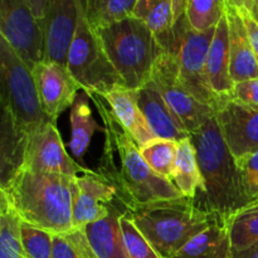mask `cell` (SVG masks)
Instances as JSON below:
<instances>
[{
    "mask_svg": "<svg viewBox=\"0 0 258 258\" xmlns=\"http://www.w3.org/2000/svg\"><path fill=\"white\" fill-rule=\"evenodd\" d=\"M20 169L59 174L71 178L88 171V169L71 159L64 149L57 123H53L52 121L45 122L42 127L29 135Z\"/></svg>",
    "mask_w": 258,
    "mask_h": 258,
    "instance_id": "8fae6325",
    "label": "cell"
},
{
    "mask_svg": "<svg viewBox=\"0 0 258 258\" xmlns=\"http://www.w3.org/2000/svg\"><path fill=\"white\" fill-rule=\"evenodd\" d=\"M242 15L244 25H246L247 33H248L249 40H251L252 48L256 54L257 62H258V20L253 17L252 12L249 10H238Z\"/></svg>",
    "mask_w": 258,
    "mask_h": 258,
    "instance_id": "e575fe53",
    "label": "cell"
},
{
    "mask_svg": "<svg viewBox=\"0 0 258 258\" xmlns=\"http://www.w3.org/2000/svg\"><path fill=\"white\" fill-rule=\"evenodd\" d=\"M229 258H258V243L244 249H232Z\"/></svg>",
    "mask_w": 258,
    "mask_h": 258,
    "instance_id": "8d00e7d4",
    "label": "cell"
},
{
    "mask_svg": "<svg viewBox=\"0 0 258 258\" xmlns=\"http://www.w3.org/2000/svg\"><path fill=\"white\" fill-rule=\"evenodd\" d=\"M125 212L163 258H171L204 229L222 221L185 197L125 207Z\"/></svg>",
    "mask_w": 258,
    "mask_h": 258,
    "instance_id": "277c9868",
    "label": "cell"
},
{
    "mask_svg": "<svg viewBox=\"0 0 258 258\" xmlns=\"http://www.w3.org/2000/svg\"><path fill=\"white\" fill-rule=\"evenodd\" d=\"M227 10L226 0H185L184 15L198 32L213 29Z\"/></svg>",
    "mask_w": 258,
    "mask_h": 258,
    "instance_id": "f1b7e54d",
    "label": "cell"
},
{
    "mask_svg": "<svg viewBox=\"0 0 258 258\" xmlns=\"http://www.w3.org/2000/svg\"><path fill=\"white\" fill-rule=\"evenodd\" d=\"M0 102L2 112L29 136L50 121L42 106L33 70L0 38Z\"/></svg>",
    "mask_w": 258,
    "mask_h": 258,
    "instance_id": "8992f818",
    "label": "cell"
},
{
    "mask_svg": "<svg viewBox=\"0 0 258 258\" xmlns=\"http://www.w3.org/2000/svg\"><path fill=\"white\" fill-rule=\"evenodd\" d=\"M77 194L76 176L38 173L20 169L0 186L20 221L52 234L72 231V213Z\"/></svg>",
    "mask_w": 258,
    "mask_h": 258,
    "instance_id": "7a4b0ae2",
    "label": "cell"
},
{
    "mask_svg": "<svg viewBox=\"0 0 258 258\" xmlns=\"http://www.w3.org/2000/svg\"><path fill=\"white\" fill-rule=\"evenodd\" d=\"M77 194L73 204V229H85L88 224L106 218L115 201H118L117 190L98 171L88 170L76 176Z\"/></svg>",
    "mask_w": 258,
    "mask_h": 258,
    "instance_id": "4fadbf2b",
    "label": "cell"
},
{
    "mask_svg": "<svg viewBox=\"0 0 258 258\" xmlns=\"http://www.w3.org/2000/svg\"><path fill=\"white\" fill-rule=\"evenodd\" d=\"M87 258H96V256L93 254V252H92V248H91L90 252H88V257Z\"/></svg>",
    "mask_w": 258,
    "mask_h": 258,
    "instance_id": "60d3db41",
    "label": "cell"
},
{
    "mask_svg": "<svg viewBox=\"0 0 258 258\" xmlns=\"http://www.w3.org/2000/svg\"><path fill=\"white\" fill-rule=\"evenodd\" d=\"M252 14H253V17L258 20V0H254V7L253 9H252Z\"/></svg>",
    "mask_w": 258,
    "mask_h": 258,
    "instance_id": "ab89813d",
    "label": "cell"
},
{
    "mask_svg": "<svg viewBox=\"0 0 258 258\" xmlns=\"http://www.w3.org/2000/svg\"><path fill=\"white\" fill-rule=\"evenodd\" d=\"M97 96L106 101L113 116L135 140L139 148H143L150 141L155 140L156 136L149 127L139 105V90L118 86Z\"/></svg>",
    "mask_w": 258,
    "mask_h": 258,
    "instance_id": "e0dca14e",
    "label": "cell"
},
{
    "mask_svg": "<svg viewBox=\"0 0 258 258\" xmlns=\"http://www.w3.org/2000/svg\"><path fill=\"white\" fill-rule=\"evenodd\" d=\"M150 81L158 88L169 107L180 118L190 135L199 130L214 115V108L212 106L197 100L183 85L170 52L161 50L159 53Z\"/></svg>",
    "mask_w": 258,
    "mask_h": 258,
    "instance_id": "30bf717a",
    "label": "cell"
},
{
    "mask_svg": "<svg viewBox=\"0 0 258 258\" xmlns=\"http://www.w3.org/2000/svg\"><path fill=\"white\" fill-rule=\"evenodd\" d=\"M231 96L243 105L258 108V78L234 83Z\"/></svg>",
    "mask_w": 258,
    "mask_h": 258,
    "instance_id": "836d02e7",
    "label": "cell"
},
{
    "mask_svg": "<svg viewBox=\"0 0 258 258\" xmlns=\"http://www.w3.org/2000/svg\"><path fill=\"white\" fill-rule=\"evenodd\" d=\"M140 151L144 160L156 174L171 180L178 153L176 141L156 138L140 148Z\"/></svg>",
    "mask_w": 258,
    "mask_h": 258,
    "instance_id": "83f0119b",
    "label": "cell"
},
{
    "mask_svg": "<svg viewBox=\"0 0 258 258\" xmlns=\"http://www.w3.org/2000/svg\"><path fill=\"white\" fill-rule=\"evenodd\" d=\"M88 96L105 127L98 174L115 186L118 202L123 207H130L181 198L183 196L173 181L156 174L144 160L138 144L113 116L106 101L95 93Z\"/></svg>",
    "mask_w": 258,
    "mask_h": 258,
    "instance_id": "6da1fadb",
    "label": "cell"
},
{
    "mask_svg": "<svg viewBox=\"0 0 258 258\" xmlns=\"http://www.w3.org/2000/svg\"><path fill=\"white\" fill-rule=\"evenodd\" d=\"M223 222L233 249H244L258 243V202L242 207Z\"/></svg>",
    "mask_w": 258,
    "mask_h": 258,
    "instance_id": "d4e9b609",
    "label": "cell"
},
{
    "mask_svg": "<svg viewBox=\"0 0 258 258\" xmlns=\"http://www.w3.org/2000/svg\"><path fill=\"white\" fill-rule=\"evenodd\" d=\"M204 180L199 201L204 211L224 221L247 206L236 159L229 151L216 115L190 135Z\"/></svg>",
    "mask_w": 258,
    "mask_h": 258,
    "instance_id": "3957f363",
    "label": "cell"
},
{
    "mask_svg": "<svg viewBox=\"0 0 258 258\" xmlns=\"http://www.w3.org/2000/svg\"><path fill=\"white\" fill-rule=\"evenodd\" d=\"M0 38L32 70L44 59V30L27 0H0Z\"/></svg>",
    "mask_w": 258,
    "mask_h": 258,
    "instance_id": "9c48e42d",
    "label": "cell"
},
{
    "mask_svg": "<svg viewBox=\"0 0 258 258\" xmlns=\"http://www.w3.org/2000/svg\"><path fill=\"white\" fill-rule=\"evenodd\" d=\"M96 32L126 87L139 90L151 80L161 48L143 20L131 15Z\"/></svg>",
    "mask_w": 258,
    "mask_h": 258,
    "instance_id": "5b68a950",
    "label": "cell"
},
{
    "mask_svg": "<svg viewBox=\"0 0 258 258\" xmlns=\"http://www.w3.org/2000/svg\"><path fill=\"white\" fill-rule=\"evenodd\" d=\"M35 83L44 112L53 123H57L63 111L72 107L78 90H82L67 66L55 62H40L33 68Z\"/></svg>",
    "mask_w": 258,
    "mask_h": 258,
    "instance_id": "9a60e30c",
    "label": "cell"
},
{
    "mask_svg": "<svg viewBox=\"0 0 258 258\" xmlns=\"http://www.w3.org/2000/svg\"><path fill=\"white\" fill-rule=\"evenodd\" d=\"M136 3L138 0H82L86 18L95 30L131 17Z\"/></svg>",
    "mask_w": 258,
    "mask_h": 258,
    "instance_id": "484cf974",
    "label": "cell"
},
{
    "mask_svg": "<svg viewBox=\"0 0 258 258\" xmlns=\"http://www.w3.org/2000/svg\"><path fill=\"white\" fill-rule=\"evenodd\" d=\"M247 204L258 202V151L237 163Z\"/></svg>",
    "mask_w": 258,
    "mask_h": 258,
    "instance_id": "d6a6232c",
    "label": "cell"
},
{
    "mask_svg": "<svg viewBox=\"0 0 258 258\" xmlns=\"http://www.w3.org/2000/svg\"><path fill=\"white\" fill-rule=\"evenodd\" d=\"M20 237L27 258H52L53 234L30 224L20 223Z\"/></svg>",
    "mask_w": 258,
    "mask_h": 258,
    "instance_id": "f546056e",
    "label": "cell"
},
{
    "mask_svg": "<svg viewBox=\"0 0 258 258\" xmlns=\"http://www.w3.org/2000/svg\"><path fill=\"white\" fill-rule=\"evenodd\" d=\"M90 96L82 92L77 96L71 108V135L70 149L77 160H82L96 133H103L105 127L101 126L93 117L90 107Z\"/></svg>",
    "mask_w": 258,
    "mask_h": 258,
    "instance_id": "603a6c76",
    "label": "cell"
},
{
    "mask_svg": "<svg viewBox=\"0 0 258 258\" xmlns=\"http://www.w3.org/2000/svg\"><path fill=\"white\" fill-rule=\"evenodd\" d=\"M27 2L29 4V7L32 8L33 13L37 17V19L40 23H43V19L45 17V10H47L48 0H27Z\"/></svg>",
    "mask_w": 258,
    "mask_h": 258,
    "instance_id": "d590c367",
    "label": "cell"
},
{
    "mask_svg": "<svg viewBox=\"0 0 258 258\" xmlns=\"http://www.w3.org/2000/svg\"><path fill=\"white\" fill-rule=\"evenodd\" d=\"M216 28L198 32L181 15L174 24L173 43L169 52L175 60L178 75L186 90L198 101L214 108L218 97L209 85L207 57Z\"/></svg>",
    "mask_w": 258,
    "mask_h": 258,
    "instance_id": "ba28073f",
    "label": "cell"
},
{
    "mask_svg": "<svg viewBox=\"0 0 258 258\" xmlns=\"http://www.w3.org/2000/svg\"><path fill=\"white\" fill-rule=\"evenodd\" d=\"M80 0H48L44 30V59L67 66V57L75 38Z\"/></svg>",
    "mask_w": 258,
    "mask_h": 258,
    "instance_id": "5bb4252c",
    "label": "cell"
},
{
    "mask_svg": "<svg viewBox=\"0 0 258 258\" xmlns=\"http://www.w3.org/2000/svg\"><path fill=\"white\" fill-rule=\"evenodd\" d=\"M20 221L7 199L0 196V258H27L20 237Z\"/></svg>",
    "mask_w": 258,
    "mask_h": 258,
    "instance_id": "4316f807",
    "label": "cell"
},
{
    "mask_svg": "<svg viewBox=\"0 0 258 258\" xmlns=\"http://www.w3.org/2000/svg\"><path fill=\"white\" fill-rule=\"evenodd\" d=\"M214 115L224 141L236 161L258 151V108L234 100L232 96L219 97Z\"/></svg>",
    "mask_w": 258,
    "mask_h": 258,
    "instance_id": "7c38bea8",
    "label": "cell"
},
{
    "mask_svg": "<svg viewBox=\"0 0 258 258\" xmlns=\"http://www.w3.org/2000/svg\"><path fill=\"white\" fill-rule=\"evenodd\" d=\"M139 105L154 135L179 143L190 138L180 118L173 112L151 81L139 88Z\"/></svg>",
    "mask_w": 258,
    "mask_h": 258,
    "instance_id": "2e32d148",
    "label": "cell"
},
{
    "mask_svg": "<svg viewBox=\"0 0 258 258\" xmlns=\"http://www.w3.org/2000/svg\"><path fill=\"white\" fill-rule=\"evenodd\" d=\"M123 212L117 204H113L106 218L88 224L85 228L86 237L96 258H130L120 226Z\"/></svg>",
    "mask_w": 258,
    "mask_h": 258,
    "instance_id": "ffe728a7",
    "label": "cell"
},
{
    "mask_svg": "<svg viewBox=\"0 0 258 258\" xmlns=\"http://www.w3.org/2000/svg\"><path fill=\"white\" fill-rule=\"evenodd\" d=\"M90 249L85 229H72L67 233L53 234L52 258H87Z\"/></svg>",
    "mask_w": 258,
    "mask_h": 258,
    "instance_id": "4dcf8cb0",
    "label": "cell"
},
{
    "mask_svg": "<svg viewBox=\"0 0 258 258\" xmlns=\"http://www.w3.org/2000/svg\"><path fill=\"white\" fill-rule=\"evenodd\" d=\"M67 68L83 92L101 95L125 86L113 68L97 32L86 18L82 0L78 3L75 38L67 57Z\"/></svg>",
    "mask_w": 258,
    "mask_h": 258,
    "instance_id": "52a82bcc",
    "label": "cell"
},
{
    "mask_svg": "<svg viewBox=\"0 0 258 258\" xmlns=\"http://www.w3.org/2000/svg\"><path fill=\"white\" fill-rule=\"evenodd\" d=\"M133 15L148 25L161 50H170L175 24L171 0H138Z\"/></svg>",
    "mask_w": 258,
    "mask_h": 258,
    "instance_id": "44dd1931",
    "label": "cell"
},
{
    "mask_svg": "<svg viewBox=\"0 0 258 258\" xmlns=\"http://www.w3.org/2000/svg\"><path fill=\"white\" fill-rule=\"evenodd\" d=\"M120 226L130 258H163L136 228L126 212H123L121 216Z\"/></svg>",
    "mask_w": 258,
    "mask_h": 258,
    "instance_id": "1f68e13d",
    "label": "cell"
},
{
    "mask_svg": "<svg viewBox=\"0 0 258 258\" xmlns=\"http://www.w3.org/2000/svg\"><path fill=\"white\" fill-rule=\"evenodd\" d=\"M171 5H173V15L174 22L179 19L181 15L184 14V7H185V0H171Z\"/></svg>",
    "mask_w": 258,
    "mask_h": 258,
    "instance_id": "f35d334b",
    "label": "cell"
},
{
    "mask_svg": "<svg viewBox=\"0 0 258 258\" xmlns=\"http://www.w3.org/2000/svg\"><path fill=\"white\" fill-rule=\"evenodd\" d=\"M229 28V57H231V77L234 83L258 78V62L252 48L246 25L241 13L227 7Z\"/></svg>",
    "mask_w": 258,
    "mask_h": 258,
    "instance_id": "ac0fdd59",
    "label": "cell"
},
{
    "mask_svg": "<svg viewBox=\"0 0 258 258\" xmlns=\"http://www.w3.org/2000/svg\"><path fill=\"white\" fill-rule=\"evenodd\" d=\"M171 181L185 198L196 199L198 193L203 191L204 180L197 159L196 148L190 138L178 143L175 168Z\"/></svg>",
    "mask_w": 258,
    "mask_h": 258,
    "instance_id": "cb8c5ba5",
    "label": "cell"
},
{
    "mask_svg": "<svg viewBox=\"0 0 258 258\" xmlns=\"http://www.w3.org/2000/svg\"><path fill=\"white\" fill-rule=\"evenodd\" d=\"M227 7L234 8L237 10H249L252 12L254 7V0H226Z\"/></svg>",
    "mask_w": 258,
    "mask_h": 258,
    "instance_id": "74e56055",
    "label": "cell"
},
{
    "mask_svg": "<svg viewBox=\"0 0 258 258\" xmlns=\"http://www.w3.org/2000/svg\"><path fill=\"white\" fill-rule=\"evenodd\" d=\"M207 75L209 85L217 97L232 95L234 82L231 77V57H229V28L227 14L219 20L213 39L209 45L207 57Z\"/></svg>",
    "mask_w": 258,
    "mask_h": 258,
    "instance_id": "d6986e66",
    "label": "cell"
},
{
    "mask_svg": "<svg viewBox=\"0 0 258 258\" xmlns=\"http://www.w3.org/2000/svg\"><path fill=\"white\" fill-rule=\"evenodd\" d=\"M232 243L223 221H217L194 237L171 258H229Z\"/></svg>",
    "mask_w": 258,
    "mask_h": 258,
    "instance_id": "7402d4cb",
    "label": "cell"
}]
</instances>
